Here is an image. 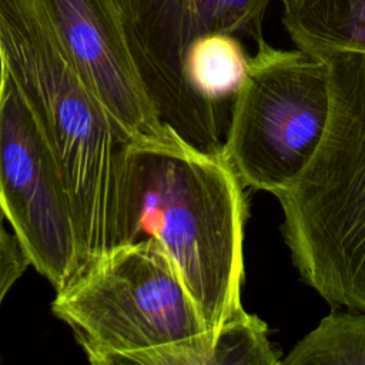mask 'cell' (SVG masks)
I'll use <instances>...</instances> for the list:
<instances>
[{"label": "cell", "mask_w": 365, "mask_h": 365, "mask_svg": "<svg viewBox=\"0 0 365 365\" xmlns=\"http://www.w3.org/2000/svg\"><path fill=\"white\" fill-rule=\"evenodd\" d=\"M30 267L29 257L16 235L6 228L0 214V308L14 284Z\"/></svg>", "instance_id": "obj_13"}, {"label": "cell", "mask_w": 365, "mask_h": 365, "mask_svg": "<svg viewBox=\"0 0 365 365\" xmlns=\"http://www.w3.org/2000/svg\"><path fill=\"white\" fill-rule=\"evenodd\" d=\"M331 106L322 138L275 197L301 278L325 301L365 312V53L319 57Z\"/></svg>", "instance_id": "obj_3"}, {"label": "cell", "mask_w": 365, "mask_h": 365, "mask_svg": "<svg viewBox=\"0 0 365 365\" xmlns=\"http://www.w3.org/2000/svg\"><path fill=\"white\" fill-rule=\"evenodd\" d=\"M0 66L24 97L57 161L74 208L84 262L128 242L130 143L27 0H0Z\"/></svg>", "instance_id": "obj_2"}, {"label": "cell", "mask_w": 365, "mask_h": 365, "mask_svg": "<svg viewBox=\"0 0 365 365\" xmlns=\"http://www.w3.org/2000/svg\"><path fill=\"white\" fill-rule=\"evenodd\" d=\"M250 57L221 154L242 187L284 191L315 153L331 106L322 58L262 40Z\"/></svg>", "instance_id": "obj_5"}, {"label": "cell", "mask_w": 365, "mask_h": 365, "mask_svg": "<svg viewBox=\"0 0 365 365\" xmlns=\"http://www.w3.org/2000/svg\"><path fill=\"white\" fill-rule=\"evenodd\" d=\"M250 54L242 40L225 33L197 37L184 57V76L191 90L230 120L234 96L245 77Z\"/></svg>", "instance_id": "obj_10"}, {"label": "cell", "mask_w": 365, "mask_h": 365, "mask_svg": "<svg viewBox=\"0 0 365 365\" xmlns=\"http://www.w3.org/2000/svg\"><path fill=\"white\" fill-rule=\"evenodd\" d=\"M48 23L74 67L128 143L163 135L131 58L115 0H27Z\"/></svg>", "instance_id": "obj_8"}, {"label": "cell", "mask_w": 365, "mask_h": 365, "mask_svg": "<svg viewBox=\"0 0 365 365\" xmlns=\"http://www.w3.org/2000/svg\"><path fill=\"white\" fill-rule=\"evenodd\" d=\"M279 364L365 365V312L331 311Z\"/></svg>", "instance_id": "obj_11"}, {"label": "cell", "mask_w": 365, "mask_h": 365, "mask_svg": "<svg viewBox=\"0 0 365 365\" xmlns=\"http://www.w3.org/2000/svg\"><path fill=\"white\" fill-rule=\"evenodd\" d=\"M281 23L297 48L315 57L365 53V0H285Z\"/></svg>", "instance_id": "obj_9"}, {"label": "cell", "mask_w": 365, "mask_h": 365, "mask_svg": "<svg viewBox=\"0 0 365 365\" xmlns=\"http://www.w3.org/2000/svg\"><path fill=\"white\" fill-rule=\"evenodd\" d=\"M125 195L128 242L153 237L163 245L215 341L244 309L242 184L222 154L165 125L163 135L128 144Z\"/></svg>", "instance_id": "obj_1"}, {"label": "cell", "mask_w": 365, "mask_h": 365, "mask_svg": "<svg viewBox=\"0 0 365 365\" xmlns=\"http://www.w3.org/2000/svg\"><path fill=\"white\" fill-rule=\"evenodd\" d=\"M0 214L54 291L84 262L74 208L24 97L0 66Z\"/></svg>", "instance_id": "obj_7"}, {"label": "cell", "mask_w": 365, "mask_h": 365, "mask_svg": "<svg viewBox=\"0 0 365 365\" xmlns=\"http://www.w3.org/2000/svg\"><path fill=\"white\" fill-rule=\"evenodd\" d=\"M94 365H211L215 341L175 262L153 237L84 262L51 301Z\"/></svg>", "instance_id": "obj_4"}, {"label": "cell", "mask_w": 365, "mask_h": 365, "mask_svg": "<svg viewBox=\"0 0 365 365\" xmlns=\"http://www.w3.org/2000/svg\"><path fill=\"white\" fill-rule=\"evenodd\" d=\"M125 41L161 123L192 145L221 154L228 117L200 98L184 76L190 44L208 33L264 38L272 4L285 0H115Z\"/></svg>", "instance_id": "obj_6"}, {"label": "cell", "mask_w": 365, "mask_h": 365, "mask_svg": "<svg viewBox=\"0 0 365 365\" xmlns=\"http://www.w3.org/2000/svg\"><path fill=\"white\" fill-rule=\"evenodd\" d=\"M279 361L267 324L242 309L220 331L211 365H277Z\"/></svg>", "instance_id": "obj_12"}]
</instances>
